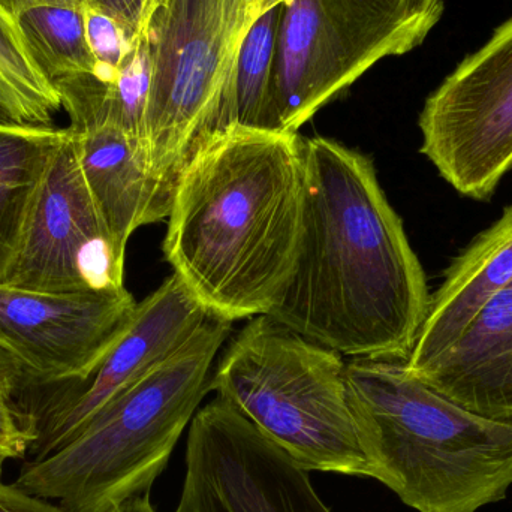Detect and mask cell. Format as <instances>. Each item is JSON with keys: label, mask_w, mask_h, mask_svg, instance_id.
<instances>
[{"label": "cell", "mask_w": 512, "mask_h": 512, "mask_svg": "<svg viewBox=\"0 0 512 512\" xmlns=\"http://www.w3.org/2000/svg\"><path fill=\"white\" fill-rule=\"evenodd\" d=\"M303 156L300 251L268 316L345 358L408 360L429 288L372 159L325 137Z\"/></svg>", "instance_id": "obj_1"}, {"label": "cell", "mask_w": 512, "mask_h": 512, "mask_svg": "<svg viewBox=\"0 0 512 512\" xmlns=\"http://www.w3.org/2000/svg\"><path fill=\"white\" fill-rule=\"evenodd\" d=\"M303 218V138L234 126L183 168L162 251L210 315L252 319L288 288Z\"/></svg>", "instance_id": "obj_2"}, {"label": "cell", "mask_w": 512, "mask_h": 512, "mask_svg": "<svg viewBox=\"0 0 512 512\" xmlns=\"http://www.w3.org/2000/svg\"><path fill=\"white\" fill-rule=\"evenodd\" d=\"M349 405L381 481L417 512H478L512 486V421L457 405L405 361L346 358Z\"/></svg>", "instance_id": "obj_3"}, {"label": "cell", "mask_w": 512, "mask_h": 512, "mask_svg": "<svg viewBox=\"0 0 512 512\" xmlns=\"http://www.w3.org/2000/svg\"><path fill=\"white\" fill-rule=\"evenodd\" d=\"M233 322L210 316L161 366L111 400L56 453L24 463L15 486L66 512H107L150 493L210 393L213 364Z\"/></svg>", "instance_id": "obj_4"}, {"label": "cell", "mask_w": 512, "mask_h": 512, "mask_svg": "<svg viewBox=\"0 0 512 512\" xmlns=\"http://www.w3.org/2000/svg\"><path fill=\"white\" fill-rule=\"evenodd\" d=\"M210 391L304 471L372 478L349 405L346 358L268 315L228 342Z\"/></svg>", "instance_id": "obj_5"}, {"label": "cell", "mask_w": 512, "mask_h": 512, "mask_svg": "<svg viewBox=\"0 0 512 512\" xmlns=\"http://www.w3.org/2000/svg\"><path fill=\"white\" fill-rule=\"evenodd\" d=\"M251 0H159L147 23L152 89L144 153L173 194L192 156L237 126L236 68Z\"/></svg>", "instance_id": "obj_6"}, {"label": "cell", "mask_w": 512, "mask_h": 512, "mask_svg": "<svg viewBox=\"0 0 512 512\" xmlns=\"http://www.w3.org/2000/svg\"><path fill=\"white\" fill-rule=\"evenodd\" d=\"M444 0H285L277 36L273 114L297 132L364 72L420 47Z\"/></svg>", "instance_id": "obj_7"}, {"label": "cell", "mask_w": 512, "mask_h": 512, "mask_svg": "<svg viewBox=\"0 0 512 512\" xmlns=\"http://www.w3.org/2000/svg\"><path fill=\"white\" fill-rule=\"evenodd\" d=\"M421 153L465 197L486 200L512 170V17L427 98Z\"/></svg>", "instance_id": "obj_8"}, {"label": "cell", "mask_w": 512, "mask_h": 512, "mask_svg": "<svg viewBox=\"0 0 512 512\" xmlns=\"http://www.w3.org/2000/svg\"><path fill=\"white\" fill-rule=\"evenodd\" d=\"M210 316L173 273L137 304L131 324L86 381L26 388L21 405L35 436L30 460L68 445L111 400L177 354Z\"/></svg>", "instance_id": "obj_9"}, {"label": "cell", "mask_w": 512, "mask_h": 512, "mask_svg": "<svg viewBox=\"0 0 512 512\" xmlns=\"http://www.w3.org/2000/svg\"><path fill=\"white\" fill-rule=\"evenodd\" d=\"M176 512H331L309 472L215 397L191 421Z\"/></svg>", "instance_id": "obj_10"}, {"label": "cell", "mask_w": 512, "mask_h": 512, "mask_svg": "<svg viewBox=\"0 0 512 512\" xmlns=\"http://www.w3.org/2000/svg\"><path fill=\"white\" fill-rule=\"evenodd\" d=\"M125 255L99 215L68 126L5 283L35 291H117L125 288Z\"/></svg>", "instance_id": "obj_11"}, {"label": "cell", "mask_w": 512, "mask_h": 512, "mask_svg": "<svg viewBox=\"0 0 512 512\" xmlns=\"http://www.w3.org/2000/svg\"><path fill=\"white\" fill-rule=\"evenodd\" d=\"M128 289L50 292L0 283V348L23 366L27 387L86 381L134 318Z\"/></svg>", "instance_id": "obj_12"}, {"label": "cell", "mask_w": 512, "mask_h": 512, "mask_svg": "<svg viewBox=\"0 0 512 512\" xmlns=\"http://www.w3.org/2000/svg\"><path fill=\"white\" fill-rule=\"evenodd\" d=\"M72 132L99 215L117 248L126 254L138 228L168 219L173 194L153 176L143 144L122 129L99 126Z\"/></svg>", "instance_id": "obj_13"}, {"label": "cell", "mask_w": 512, "mask_h": 512, "mask_svg": "<svg viewBox=\"0 0 512 512\" xmlns=\"http://www.w3.org/2000/svg\"><path fill=\"white\" fill-rule=\"evenodd\" d=\"M417 376L474 414L512 421V282L484 304L433 366Z\"/></svg>", "instance_id": "obj_14"}, {"label": "cell", "mask_w": 512, "mask_h": 512, "mask_svg": "<svg viewBox=\"0 0 512 512\" xmlns=\"http://www.w3.org/2000/svg\"><path fill=\"white\" fill-rule=\"evenodd\" d=\"M512 282V206L448 268L405 367L421 375L465 333L484 304Z\"/></svg>", "instance_id": "obj_15"}, {"label": "cell", "mask_w": 512, "mask_h": 512, "mask_svg": "<svg viewBox=\"0 0 512 512\" xmlns=\"http://www.w3.org/2000/svg\"><path fill=\"white\" fill-rule=\"evenodd\" d=\"M68 128L0 122V283L29 225L42 180Z\"/></svg>", "instance_id": "obj_16"}, {"label": "cell", "mask_w": 512, "mask_h": 512, "mask_svg": "<svg viewBox=\"0 0 512 512\" xmlns=\"http://www.w3.org/2000/svg\"><path fill=\"white\" fill-rule=\"evenodd\" d=\"M152 56L141 32L111 83L93 74H77L56 81L63 110L72 131L114 126L143 144L147 105L152 89ZM144 149V147H143Z\"/></svg>", "instance_id": "obj_17"}, {"label": "cell", "mask_w": 512, "mask_h": 512, "mask_svg": "<svg viewBox=\"0 0 512 512\" xmlns=\"http://www.w3.org/2000/svg\"><path fill=\"white\" fill-rule=\"evenodd\" d=\"M14 23L33 65L53 86L62 78L95 72L84 6H32L18 14Z\"/></svg>", "instance_id": "obj_18"}, {"label": "cell", "mask_w": 512, "mask_h": 512, "mask_svg": "<svg viewBox=\"0 0 512 512\" xmlns=\"http://www.w3.org/2000/svg\"><path fill=\"white\" fill-rule=\"evenodd\" d=\"M283 3L258 15L246 30L236 68L237 126L277 131L273 114L274 68Z\"/></svg>", "instance_id": "obj_19"}, {"label": "cell", "mask_w": 512, "mask_h": 512, "mask_svg": "<svg viewBox=\"0 0 512 512\" xmlns=\"http://www.w3.org/2000/svg\"><path fill=\"white\" fill-rule=\"evenodd\" d=\"M62 110L56 87L33 65L14 21L0 11V122L50 126Z\"/></svg>", "instance_id": "obj_20"}, {"label": "cell", "mask_w": 512, "mask_h": 512, "mask_svg": "<svg viewBox=\"0 0 512 512\" xmlns=\"http://www.w3.org/2000/svg\"><path fill=\"white\" fill-rule=\"evenodd\" d=\"M27 376L23 366L0 348V478L8 460L24 459L32 447L29 414L21 405Z\"/></svg>", "instance_id": "obj_21"}, {"label": "cell", "mask_w": 512, "mask_h": 512, "mask_svg": "<svg viewBox=\"0 0 512 512\" xmlns=\"http://www.w3.org/2000/svg\"><path fill=\"white\" fill-rule=\"evenodd\" d=\"M84 27L90 53L96 62L93 75L111 83L134 42L116 20L92 5L84 6Z\"/></svg>", "instance_id": "obj_22"}, {"label": "cell", "mask_w": 512, "mask_h": 512, "mask_svg": "<svg viewBox=\"0 0 512 512\" xmlns=\"http://www.w3.org/2000/svg\"><path fill=\"white\" fill-rule=\"evenodd\" d=\"M159 0H92L90 5L98 8L125 30L132 42L146 29Z\"/></svg>", "instance_id": "obj_23"}, {"label": "cell", "mask_w": 512, "mask_h": 512, "mask_svg": "<svg viewBox=\"0 0 512 512\" xmlns=\"http://www.w3.org/2000/svg\"><path fill=\"white\" fill-rule=\"evenodd\" d=\"M0 512H66L59 504L0 481Z\"/></svg>", "instance_id": "obj_24"}, {"label": "cell", "mask_w": 512, "mask_h": 512, "mask_svg": "<svg viewBox=\"0 0 512 512\" xmlns=\"http://www.w3.org/2000/svg\"><path fill=\"white\" fill-rule=\"evenodd\" d=\"M92 0H0V11L3 15L14 21L15 17L26 9L38 5H69L86 6L90 5Z\"/></svg>", "instance_id": "obj_25"}, {"label": "cell", "mask_w": 512, "mask_h": 512, "mask_svg": "<svg viewBox=\"0 0 512 512\" xmlns=\"http://www.w3.org/2000/svg\"><path fill=\"white\" fill-rule=\"evenodd\" d=\"M107 512H156V510L150 502V493H144V495L134 496V498L116 505Z\"/></svg>", "instance_id": "obj_26"}, {"label": "cell", "mask_w": 512, "mask_h": 512, "mask_svg": "<svg viewBox=\"0 0 512 512\" xmlns=\"http://www.w3.org/2000/svg\"><path fill=\"white\" fill-rule=\"evenodd\" d=\"M285 0H251L248 8V15H246V26H251L252 21L255 20L258 15L264 14L268 9L274 8V6L280 5Z\"/></svg>", "instance_id": "obj_27"}]
</instances>
